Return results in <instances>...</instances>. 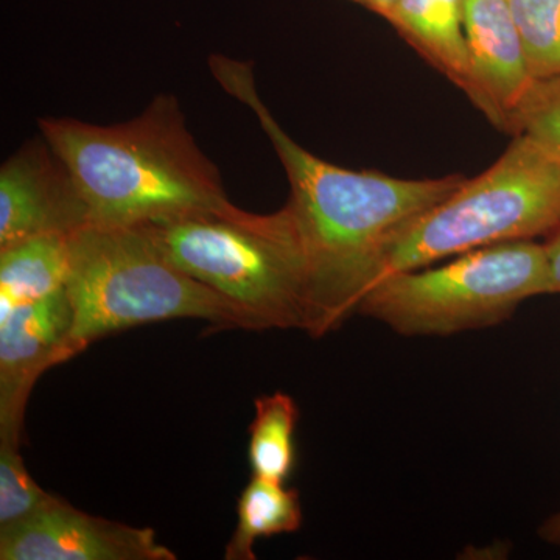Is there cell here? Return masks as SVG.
<instances>
[{"label":"cell","mask_w":560,"mask_h":560,"mask_svg":"<svg viewBox=\"0 0 560 560\" xmlns=\"http://www.w3.org/2000/svg\"><path fill=\"white\" fill-rule=\"evenodd\" d=\"M559 228L560 160L533 139L514 136L495 164L467 178L394 241L378 280L482 246L550 237Z\"/></svg>","instance_id":"obj_5"},{"label":"cell","mask_w":560,"mask_h":560,"mask_svg":"<svg viewBox=\"0 0 560 560\" xmlns=\"http://www.w3.org/2000/svg\"><path fill=\"white\" fill-rule=\"evenodd\" d=\"M350 2L357 3V5L363 7V9L370 10L383 20L388 21L390 14L399 5L400 0H350Z\"/></svg>","instance_id":"obj_19"},{"label":"cell","mask_w":560,"mask_h":560,"mask_svg":"<svg viewBox=\"0 0 560 560\" xmlns=\"http://www.w3.org/2000/svg\"><path fill=\"white\" fill-rule=\"evenodd\" d=\"M221 88L253 110L290 183L287 202L305 261L308 308L305 331L320 338L357 313L381 279L394 241L466 183L460 175L401 179L338 167L302 149L261 102L253 68L212 55Z\"/></svg>","instance_id":"obj_1"},{"label":"cell","mask_w":560,"mask_h":560,"mask_svg":"<svg viewBox=\"0 0 560 560\" xmlns=\"http://www.w3.org/2000/svg\"><path fill=\"white\" fill-rule=\"evenodd\" d=\"M69 237L36 235L0 249V308L40 300L66 289Z\"/></svg>","instance_id":"obj_12"},{"label":"cell","mask_w":560,"mask_h":560,"mask_svg":"<svg viewBox=\"0 0 560 560\" xmlns=\"http://www.w3.org/2000/svg\"><path fill=\"white\" fill-rule=\"evenodd\" d=\"M2 560H175L151 528L94 517L54 497L32 517L0 529Z\"/></svg>","instance_id":"obj_9"},{"label":"cell","mask_w":560,"mask_h":560,"mask_svg":"<svg viewBox=\"0 0 560 560\" xmlns=\"http://www.w3.org/2000/svg\"><path fill=\"white\" fill-rule=\"evenodd\" d=\"M464 36L469 60L466 95L493 127L508 132L536 81L510 0H464Z\"/></svg>","instance_id":"obj_10"},{"label":"cell","mask_w":560,"mask_h":560,"mask_svg":"<svg viewBox=\"0 0 560 560\" xmlns=\"http://www.w3.org/2000/svg\"><path fill=\"white\" fill-rule=\"evenodd\" d=\"M540 539L551 545H560V511L551 515L539 529Z\"/></svg>","instance_id":"obj_20"},{"label":"cell","mask_w":560,"mask_h":560,"mask_svg":"<svg viewBox=\"0 0 560 560\" xmlns=\"http://www.w3.org/2000/svg\"><path fill=\"white\" fill-rule=\"evenodd\" d=\"M508 135L526 136L560 160V77L534 81Z\"/></svg>","instance_id":"obj_16"},{"label":"cell","mask_w":560,"mask_h":560,"mask_svg":"<svg viewBox=\"0 0 560 560\" xmlns=\"http://www.w3.org/2000/svg\"><path fill=\"white\" fill-rule=\"evenodd\" d=\"M550 272L551 294H560V228L544 243Z\"/></svg>","instance_id":"obj_18"},{"label":"cell","mask_w":560,"mask_h":560,"mask_svg":"<svg viewBox=\"0 0 560 560\" xmlns=\"http://www.w3.org/2000/svg\"><path fill=\"white\" fill-rule=\"evenodd\" d=\"M39 130L72 173L92 224L136 226L202 213L257 217L232 205L173 95H158L124 124L43 117Z\"/></svg>","instance_id":"obj_2"},{"label":"cell","mask_w":560,"mask_h":560,"mask_svg":"<svg viewBox=\"0 0 560 560\" xmlns=\"http://www.w3.org/2000/svg\"><path fill=\"white\" fill-rule=\"evenodd\" d=\"M534 80L560 77V0H510Z\"/></svg>","instance_id":"obj_15"},{"label":"cell","mask_w":560,"mask_h":560,"mask_svg":"<svg viewBox=\"0 0 560 560\" xmlns=\"http://www.w3.org/2000/svg\"><path fill=\"white\" fill-rule=\"evenodd\" d=\"M540 294H551L544 243L504 242L441 267L393 272L368 291L357 313L404 337H448L499 326Z\"/></svg>","instance_id":"obj_6"},{"label":"cell","mask_w":560,"mask_h":560,"mask_svg":"<svg viewBox=\"0 0 560 560\" xmlns=\"http://www.w3.org/2000/svg\"><path fill=\"white\" fill-rule=\"evenodd\" d=\"M179 270L248 313L257 330L307 326V261L289 208L238 221L202 213L140 224Z\"/></svg>","instance_id":"obj_4"},{"label":"cell","mask_w":560,"mask_h":560,"mask_svg":"<svg viewBox=\"0 0 560 560\" xmlns=\"http://www.w3.org/2000/svg\"><path fill=\"white\" fill-rule=\"evenodd\" d=\"M300 410L285 393L261 396L249 425L248 459L253 477L285 485L296 466Z\"/></svg>","instance_id":"obj_14"},{"label":"cell","mask_w":560,"mask_h":560,"mask_svg":"<svg viewBox=\"0 0 560 560\" xmlns=\"http://www.w3.org/2000/svg\"><path fill=\"white\" fill-rule=\"evenodd\" d=\"M68 291L0 308V442L21 447L25 408L40 375L79 355Z\"/></svg>","instance_id":"obj_7"},{"label":"cell","mask_w":560,"mask_h":560,"mask_svg":"<svg viewBox=\"0 0 560 560\" xmlns=\"http://www.w3.org/2000/svg\"><path fill=\"white\" fill-rule=\"evenodd\" d=\"M238 523L228 544V560H254V544L261 537L294 533L302 525V508L296 489L253 477L243 489L237 506Z\"/></svg>","instance_id":"obj_13"},{"label":"cell","mask_w":560,"mask_h":560,"mask_svg":"<svg viewBox=\"0 0 560 560\" xmlns=\"http://www.w3.org/2000/svg\"><path fill=\"white\" fill-rule=\"evenodd\" d=\"M88 224L90 209L72 173L43 136L3 162L0 249L36 235H72Z\"/></svg>","instance_id":"obj_8"},{"label":"cell","mask_w":560,"mask_h":560,"mask_svg":"<svg viewBox=\"0 0 560 560\" xmlns=\"http://www.w3.org/2000/svg\"><path fill=\"white\" fill-rule=\"evenodd\" d=\"M66 291L77 353L106 335L160 320L257 330L248 313L168 260L140 224H88L73 232Z\"/></svg>","instance_id":"obj_3"},{"label":"cell","mask_w":560,"mask_h":560,"mask_svg":"<svg viewBox=\"0 0 560 560\" xmlns=\"http://www.w3.org/2000/svg\"><path fill=\"white\" fill-rule=\"evenodd\" d=\"M388 22L423 60L466 94L469 60L464 0H400Z\"/></svg>","instance_id":"obj_11"},{"label":"cell","mask_w":560,"mask_h":560,"mask_svg":"<svg viewBox=\"0 0 560 560\" xmlns=\"http://www.w3.org/2000/svg\"><path fill=\"white\" fill-rule=\"evenodd\" d=\"M54 497L40 489L25 469L21 447L0 442V529L32 517Z\"/></svg>","instance_id":"obj_17"}]
</instances>
